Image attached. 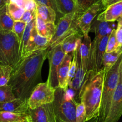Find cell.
Listing matches in <instances>:
<instances>
[{
	"label": "cell",
	"instance_id": "cell-1",
	"mask_svg": "<svg viewBox=\"0 0 122 122\" xmlns=\"http://www.w3.org/2000/svg\"><path fill=\"white\" fill-rule=\"evenodd\" d=\"M49 48L25 55L13 68L8 85L16 98L27 99L34 88L41 83V71Z\"/></svg>",
	"mask_w": 122,
	"mask_h": 122
},
{
	"label": "cell",
	"instance_id": "cell-2",
	"mask_svg": "<svg viewBox=\"0 0 122 122\" xmlns=\"http://www.w3.org/2000/svg\"><path fill=\"white\" fill-rule=\"evenodd\" d=\"M105 73L102 68L97 73L90 74L80 92L79 101L85 107L86 122L99 117Z\"/></svg>",
	"mask_w": 122,
	"mask_h": 122
},
{
	"label": "cell",
	"instance_id": "cell-3",
	"mask_svg": "<svg viewBox=\"0 0 122 122\" xmlns=\"http://www.w3.org/2000/svg\"><path fill=\"white\" fill-rule=\"evenodd\" d=\"M53 104L56 121L76 122L77 102L74 99V93L70 88L66 89L56 88Z\"/></svg>",
	"mask_w": 122,
	"mask_h": 122
},
{
	"label": "cell",
	"instance_id": "cell-4",
	"mask_svg": "<svg viewBox=\"0 0 122 122\" xmlns=\"http://www.w3.org/2000/svg\"><path fill=\"white\" fill-rule=\"evenodd\" d=\"M122 59V53L116 64L110 70L105 72L102 93L101 105L99 121L102 122L107 116L114 93L117 87L119 78L120 65Z\"/></svg>",
	"mask_w": 122,
	"mask_h": 122
},
{
	"label": "cell",
	"instance_id": "cell-5",
	"mask_svg": "<svg viewBox=\"0 0 122 122\" xmlns=\"http://www.w3.org/2000/svg\"><path fill=\"white\" fill-rule=\"evenodd\" d=\"M20 60V44L13 31L0 30V64L15 68Z\"/></svg>",
	"mask_w": 122,
	"mask_h": 122
},
{
	"label": "cell",
	"instance_id": "cell-6",
	"mask_svg": "<svg viewBox=\"0 0 122 122\" xmlns=\"http://www.w3.org/2000/svg\"><path fill=\"white\" fill-rule=\"evenodd\" d=\"M80 15L77 11L64 15L59 19L56 32L50 41V49L61 44L68 37L80 30L77 23V18Z\"/></svg>",
	"mask_w": 122,
	"mask_h": 122
},
{
	"label": "cell",
	"instance_id": "cell-7",
	"mask_svg": "<svg viewBox=\"0 0 122 122\" xmlns=\"http://www.w3.org/2000/svg\"><path fill=\"white\" fill-rule=\"evenodd\" d=\"M55 89L47 82L40 83L34 88L28 99L29 109H34L44 104L52 103L55 99Z\"/></svg>",
	"mask_w": 122,
	"mask_h": 122
},
{
	"label": "cell",
	"instance_id": "cell-8",
	"mask_svg": "<svg viewBox=\"0 0 122 122\" xmlns=\"http://www.w3.org/2000/svg\"><path fill=\"white\" fill-rule=\"evenodd\" d=\"M65 55L61 44L51 49L49 48L47 56L49 59V72L46 82L50 87L55 89L59 86L58 69Z\"/></svg>",
	"mask_w": 122,
	"mask_h": 122
},
{
	"label": "cell",
	"instance_id": "cell-9",
	"mask_svg": "<svg viewBox=\"0 0 122 122\" xmlns=\"http://www.w3.org/2000/svg\"><path fill=\"white\" fill-rule=\"evenodd\" d=\"M110 35L104 37L99 41L92 42L88 77L90 74H96L102 68V59L106 51L107 44Z\"/></svg>",
	"mask_w": 122,
	"mask_h": 122
},
{
	"label": "cell",
	"instance_id": "cell-10",
	"mask_svg": "<svg viewBox=\"0 0 122 122\" xmlns=\"http://www.w3.org/2000/svg\"><path fill=\"white\" fill-rule=\"evenodd\" d=\"M102 10H104V8L101 0L90 6L78 16L77 23L83 36L89 35L93 20Z\"/></svg>",
	"mask_w": 122,
	"mask_h": 122
},
{
	"label": "cell",
	"instance_id": "cell-11",
	"mask_svg": "<svg viewBox=\"0 0 122 122\" xmlns=\"http://www.w3.org/2000/svg\"><path fill=\"white\" fill-rule=\"evenodd\" d=\"M122 116V73L119 72V78L114 93L108 113L102 122H118Z\"/></svg>",
	"mask_w": 122,
	"mask_h": 122
},
{
	"label": "cell",
	"instance_id": "cell-12",
	"mask_svg": "<svg viewBox=\"0 0 122 122\" xmlns=\"http://www.w3.org/2000/svg\"><path fill=\"white\" fill-rule=\"evenodd\" d=\"M29 122H56L53 104H44L28 111Z\"/></svg>",
	"mask_w": 122,
	"mask_h": 122
},
{
	"label": "cell",
	"instance_id": "cell-13",
	"mask_svg": "<svg viewBox=\"0 0 122 122\" xmlns=\"http://www.w3.org/2000/svg\"><path fill=\"white\" fill-rule=\"evenodd\" d=\"M122 17V1L115 3L107 7L99 13L97 20L101 22H114Z\"/></svg>",
	"mask_w": 122,
	"mask_h": 122
},
{
	"label": "cell",
	"instance_id": "cell-14",
	"mask_svg": "<svg viewBox=\"0 0 122 122\" xmlns=\"http://www.w3.org/2000/svg\"><path fill=\"white\" fill-rule=\"evenodd\" d=\"M74 53L66 54L60 64L58 69V87L63 89L68 88V72L70 64L73 58Z\"/></svg>",
	"mask_w": 122,
	"mask_h": 122
},
{
	"label": "cell",
	"instance_id": "cell-15",
	"mask_svg": "<svg viewBox=\"0 0 122 122\" xmlns=\"http://www.w3.org/2000/svg\"><path fill=\"white\" fill-rule=\"evenodd\" d=\"M28 110L27 99L16 98L10 101L0 102V111L23 114L27 113Z\"/></svg>",
	"mask_w": 122,
	"mask_h": 122
},
{
	"label": "cell",
	"instance_id": "cell-16",
	"mask_svg": "<svg viewBox=\"0 0 122 122\" xmlns=\"http://www.w3.org/2000/svg\"><path fill=\"white\" fill-rule=\"evenodd\" d=\"M116 26L114 22H101L97 20L92 25L90 30H92L95 33L94 41H99L104 37L108 36L114 29Z\"/></svg>",
	"mask_w": 122,
	"mask_h": 122
},
{
	"label": "cell",
	"instance_id": "cell-17",
	"mask_svg": "<svg viewBox=\"0 0 122 122\" xmlns=\"http://www.w3.org/2000/svg\"><path fill=\"white\" fill-rule=\"evenodd\" d=\"M83 38V34L80 30L65 38L61 44V48L64 53L66 55L76 51L80 45Z\"/></svg>",
	"mask_w": 122,
	"mask_h": 122
},
{
	"label": "cell",
	"instance_id": "cell-18",
	"mask_svg": "<svg viewBox=\"0 0 122 122\" xmlns=\"http://www.w3.org/2000/svg\"><path fill=\"white\" fill-rule=\"evenodd\" d=\"M36 27L38 34L49 38L50 41L56 32V25L55 23L45 22L37 14L36 16Z\"/></svg>",
	"mask_w": 122,
	"mask_h": 122
},
{
	"label": "cell",
	"instance_id": "cell-19",
	"mask_svg": "<svg viewBox=\"0 0 122 122\" xmlns=\"http://www.w3.org/2000/svg\"><path fill=\"white\" fill-rule=\"evenodd\" d=\"M55 1L61 17L74 12H79L76 0H55Z\"/></svg>",
	"mask_w": 122,
	"mask_h": 122
},
{
	"label": "cell",
	"instance_id": "cell-20",
	"mask_svg": "<svg viewBox=\"0 0 122 122\" xmlns=\"http://www.w3.org/2000/svg\"><path fill=\"white\" fill-rule=\"evenodd\" d=\"M36 14L43 21L47 23H55L57 18V14L53 9L40 4H37Z\"/></svg>",
	"mask_w": 122,
	"mask_h": 122
},
{
	"label": "cell",
	"instance_id": "cell-21",
	"mask_svg": "<svg viewBox=\"0 0 122 122\" xmlns=\"http://www.w3.org/2000/svg\"><path fill=\"white\" fill-rule=\"evenodd\" d=\"M15 21L9 14L7 5H3L0 10V30L13 31Z\"/></svg>",
	"mask_w": 122,
	"mask_h": 122
},
{
	"label": "cell",
	"instance_id": "cell-22",
	"mask_svg": "<svg viewBox=\"0 0 122 122\" xmlns=\"http://www.w3.org/2000/svg\"><path fill=\"white\" fill-rule=\"evenodd\" d=\"M0 122H29L28 113L0 111Z\"/></svg>",
	"mask_w": 122,
	"mask_h": 122
},
{
	"label": "cell",
	"instance_id": "cell-23",
	"mask_svg": "<svg viewBox=\"0 0 122 122\" xmlns=\"http://www.w3.org/2000/svg\"><path fill=\"white\" fill-rule=\"evenodd\" d=\"M122 53V49H117L111 52H105L102 59V68L107 72L112 68Z\"/></svg>",
	"mask_w": 122,
	"mask_h": 122
},
{
	"label": "cell",
	"instance_id": "cell-24",
	"mask_svg": "<svg viewBox=\"0 0 122 122\" xmlns=\"http://www.w3.org/2000/svg\"><path fill=\"white\" fill-rule=\"evenodd\" d=\"M36 25V19L32 20L29 23H27L26 26L25 32L23 34V37H22V41H21L20 46V59L22 58V56H23L26 47L28 44V41H29V38H30L31 32L33 29L34 26Z\"/></svg>",
	"mask_w": 122,
	"mask_h": 122
},
{
	"label": "cell",
	"instance_id": "cell-25",
	"mask_svg": "<svg viewBox=\"0 0 122 122\" xmlns=\"http://www.w3.org/2000/svg\"><path fill=\"white\" fill-rule=\"evenodd\" d=\"M7 6L9 14L13 19V20L15 22L20 20L21 18L25 11V9L18 6L17 4L12 3V2H10V3L7 4Z\"/></svg>",
	"mask_w": 122,
	"mask_h": 122
},
{
	"label": "cell",
	"instance_id": "cell-26",
	"mask_svg": "<svg viewBox=\"0 0 122 122\" xmlns=\"http://www.w3.org/2000/svg\"><path fill=\"white\" fill-rule=\"evenodd\" d=\"M13 70L12 66L0 64V87L7 85Z\"/></svg>",
	"mask_w": 122,
	"mask_h": 122
},
{
	"label": "cell",
	"instance_id": "cell-27",
	"mask_svg": "<svg viewBox=\"0 0 122 122\" xmlns=\"http://www.w3.org/2000/svg\"><path fill=\"white\" fill-rule=\"evenodd\" d=\"M16 98L10 86L7 84L0 87V102L10 101Z\"/></svg>",
	"mask_w": 122,
	"mask_h": 122
},
{
	"label": "cell",
	"instance_id": "cell-28",
	"mask_svg": "<svg viewBox=\"0 0 122 122\" xmlns=\"http://www.w3.org/2000/svg\"><path fill=\"white\" fill-rule=\"evenodd\" d=\"M35 51L49 49L50 44V40L43 37L38 34H36L34 37Z\"/></svg>",
	"mask_w": 122,
	"mask_h": 122
},
{
	"label": "cell",
	"instance_id": "cell-29",
	"mask_svg": "<svg viewBox=\"0 0 122 122\" xmlns=\"http://www.w3.org/2000/svg\"><path fill=\"white\" fill-rule=\"evenodd\" d=\"M26 26V23L20 20L16 21V22H15V23H14L13 32L16 35L20 46V43L22 41L23 34H24Z\"/></svg>",
	"mask_w": 122,
	"mask_h": 122
},
{
	"label": "cell",
	"instance_id": "cell-30",
	"mask_svg": "<svg viewBox=\"0 0 122 122\" xmlns=\"http://www.w3.org/2000/svg\"><path fill=\"white\" fill-rule=\"evenodd\" d=\"M76 122H87L85 107L81 102L77 103L76 108Z\"/></svg>",
	"mask_w": 122,
	"mask_h": 122
},
{
	"label": "cell",
	"instance_id": "cell-31",
	"mask_svg": "<svg viewBox=\"0 0 122 122\" xmlns=\"http://www.w3.org/2000/svg\"><path fill=\"white\" fill-rule=\"evenodd\" d=\"M77 49L74 53L73 58H72V61H71V64L70 66V69H69L68 72V86L74 78L76 76V71H77Z\"/></svg>",
	"mask_w": 122,
	"mask_h": 122
},
{
	"label": "cell",
	"instance_id": "cell-32",
	"mask_svg": "<svg viewBox=\"0 0 122 122\" xmlns=\"http://www.w3.org/2000/svg\"><path fill=\"white\" fill-rule=\"evenodd\" d=\"M116 50H117V40L116 36V29L114 28L109 36L105 52H111Z\"/></svg>",
	"mask_w": 122,
	"mask_h": 122
},
{
	"label": "cell",
	"instance_id": "cell-33",
	"mask_svg": "<svg viewBox=\"0 0 122 122\" xmlns=\"http://www.w3.org/2000/svg\"><path fill=\"white\" fill-rule=\"evenodd\" d=\"M78 6V11L81 14L85 11L90 6L95 3H98L101 0H76Z\"/></svg>",
	"mask_w": 122,
	"mask_h": 122
},
{
	"label": "cell",
	"instance_id": "cell-34",
	"mask_svg": "<svg viewBox=\"0 0 122 122\" xmlns=\"http://www.w3.org/2000/svg\"><path fill=\"white\" fill-rule=\"evenodd\" d=\"M117 29H116V36L117 40V50L122 47V17L118 20Z\"/></svg>",
	"mask_w": 122,
	"mask_h": 122
},
{
	"label": "cell",
	"instance_id": "cell-35",
	"mask_svg": "<svg viewBox=\"0 0 122 122\" xmlns=\"http://www.w3.org/2000/svg\"><path fill=\"white\" fill-rule=\"evenodd\" d=\"M36 3L38 4H40V5H46V6L49 7L53 9L55 11H56V14H57V18L59 19L61 18V16L59 14L58 11H57V7H56V4L55 0H35Z\"/></svg>",
	"mask_w": 122,
	"mask_h": 122
},
{
	"label": "cell",
	"instance_id": "cell-36",
	"mask_svg": "<svg viewBox=\"0 0 122 122\" xmlns=\"http://www.w3.org/2000/svg\"><path fill=\"white\" fill-rule=\"evenodd\" d=\"M36 11H29V10H25L21 18L20 21L27 23H29L34 19H36Z\"/></svg>",
	"mask_w": 122,
	"mask_h": 122
},
{
	"label": "cell",
	"instance_id": "cell-37",
	"mask_svg": "<svg viewBox=\"0 0 122 122\" xmlns=\"http://www.w3.org/2000/svg\"><path fill=\"white\" fill-rule=\"evenodd\" d=\"M101 1L102 3L103 4V6H104V10L107 7L110 6V5H112V4H115V3H118V2L122 1V0H101Z\"/></svg>",
	"mask_w": 122,
	"mask_h": 122
},
{
	"label": "cell",
	"instance_id": "cell-38",
	"mask_svg": "<svg viewBox=\"0 0 122 122\" xmlns=\"http://www.w3.org/2000/svg\"><path fill=\"white\" fill-rule=\"evenodd\" d=\"M11 2V0H3V3L4 4H8L9 3H10Z\"/></svg>",
	"mask_w": 122,
	"mask_h": 122
},
{
	"label": "cell",
	"instance_id": "cell-39",
	"mask_svg": "<svg viewBox=\"0 0 122 122\" xmlns=\"http://www.w3.org/2000/svg\"><path fill=\"white\" fill-rule=\"evenodd\" d=\"M4 5H5V4H4V3H3V0H0V10H1L2 7Z\"/></svg>",
	"mask_w": 122,
	"mask_h": 122
},
{
	"label": "cell",
	"instance_id": "cell-40",
	"mask_svg": "<svg viewBox=\"0 0 122 122\" xmlns=\"http://www.w3.org/2000/svg\"><path fill=\"white\" fill-rule=\"evenodd\" d=\"M120 72L122 73V61H121L120 65Z\"/></svg>",
	"mask_w": 122,
	"mask_h": 122
},
{
	"label": "cell",
	"instance_id": "cell-41",
	"mask_svg": "<svg viewBox=\"0 0 122 122\" xmlns=\"http://www.w3.org/2000/svg\"><path fill=\"white\" fill-rule=\"evenodd\" d=\"M92 120H93V122H100L99 121V118H95V119H93Z\"/></svg>",
	"mask_w": 122,
	"mask_h": 122
},
{
	"label": "cell",
	"instance_id": "cell-42",
	"mask_svg": "<svg viewBox=\"0 0 122 122\" xmlns=\"http://www.w3.org/2000/svg\"><path fill=\"white\" fill-rule=\"evenodd\" d=\"M56 122H63V121H61V120H57Z\"/></svg>",
	"mask_w": 122,
	"mask_h": 122
},
{
	"label": "cell",
	"instance_id": "cell-43",
	"mask_svg": "<svg viewBox=\"0 0 122 122\" xmlns=\"http://www.w3.org/2000/svg\"><path fill=\"white\" fill-rule=\"evenodd\" d=\"M122 49V47H121V49Z\"/></svg>",
	"mask_w": 122,
	"mask_h": 122
}]
</instances>
